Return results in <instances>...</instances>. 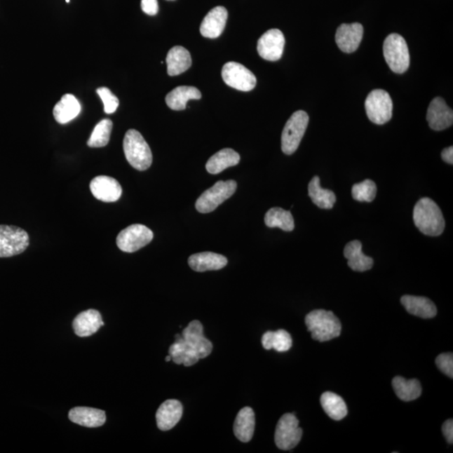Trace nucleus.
<instances>
[{
	"label": "nucleus",
	"instance_id": "1",
	"mask_svg": "<svg viewBox=\"0 0 453 453\" xmlns=\"http://www.w3.org/2000/svg\"><path fill=\"white\" fill-rule=\"evenodd\" d=\"M414 225L427 236H439L445 229V220L438 205L428 198H421L414 208Z\"/></svg>",
	"mask_w": 453,
	"mask_h": 453
},
{
	"label": "nucleus",
	"instance_id": "2",
	"mask_svg": "<svg viewBox=\"0 0 453 453\" xmlns=\"http://www.w3.org/2000/svg\"><path fill=\"white\" fill-rule=\"evenodd\" d=\"M305 323L311 337L322 343L341 334L342 324L332 311L322 309L311 311L306 315Z\"/></svg>",
	"mask_w": 453,
	"mask_h": 453
},
{
	"label": "nucleus",
	"instance_id": "3",
	"mask_svg": "<svg viewBox=\"0 0 453 453\" xmlns=\"http://www.w3.org/2000/svg\"><path fill=\"white\" fill-rule=\"evenodd\" d=\"M123 151L128 162L136 170H145L152 164L151 149L139 131H127L123 139Z\"/></svg>",
	"mask_w": 453,
	"mask_h": 453
},
{
	"label": "nucleus",
	"instance_id": "4",
	"mask_svg": "<svg viewBox=\"0 0 453 453\" xmlns=\"http://www.w3.org/2000/svg\"><path fill=\"white\" fill-rule=\"evenodd\" d=\"M384 55L388 66L395 74H404L410 67L407 41L399 34H391L384 42Z\"/></svg>",
	"mask_w": 453,
	"mask_h": 453
},
{
	"label": "nucleus",
	"instance_id": "5",
	"mask_svg": "<svg viewBox=\"0 0 453 453\" xmlns=\"http://www.w3.org/2000/svg\"><path fill=\"white\" fill-rule=\"evenodd\" d=\"M309 123V114L302 110L295 112L286 122L281 135V149L285 155H292L296 152Z\"/></svg>",
	"mask_w": 453,
	"mask_h": 453
},
{
	"label": "nucleus",
	"instance_id": "6",
	"mask_svg": "<svg viewBox=\"0 0 453 453\" xmlns=\"http://www.w3.org/2000/svg\"><path fill=\"white\" fill-rule=\"evenodd\" d=\"M236 189L237 182L234 180L216 182L196 200V210L201 213H209L215 211L220 204L231 198Z\"/></svg>",
	"mask_w": 453,
	"mask_h": 453
},
{
	"label": "nucleus",
	"instance_id": "7",
	"mask_svg": "<svg viewBox=\"0 0 453 453\" xmlns=\"http://www.w3.org/2000/svg\"><path fill=\"white\" fill-rule=\"evenodd\" d=\"M29 245L27 231L16 226L0 225V258L20 255Z\"/></svg>",
	"mask_w": 453,
	"mask_h": 453
},
{
	"label": "nucleus",
	"instance_id": "8",
	"mask_svg": "<svg viewBox=\"0 0 453 453\" xmlns=\"http://www.w3.org/2000/svg\"><path fill=\"white\" fill-rule=\"evenodd\" d=\"M302 433L295 414H283L278 421L276 429L275 442L277 447L283 451L293 449L301 442Z\"/></svg>",
	"mask_w": 453,
	"mask_h": 453
},
{
	"label": "nucleus",
	"instance_id": "9",
	"mask_svg": "<svg viewBox=\"0 0 453 453\" xmlns=\"http://www.w3.org/2000/svg\"><path fill=\"white\" fill-rule=\"evenodd\" d=\"M367 118L376 125L381 126L392 118L393 102L390 94L383 89H375L365 101Z\"/></svg>",
	"mask_w": 453,
	"mask_h": 453
},
{
	"label": "nucleus",
	"instance_id": "10",
	"mask_svg": "<svg viewBox=\"0 0 453 453\" xmlns=\"http://www.w3.org/2000/svg\"><path fill=\"white\" fill-rule=\"evenodd\" d=\"M154 234L147 226L133 224L119 234L116 243L119 249L126 253H134L152 241Z\"/></svg>",
	"mask_w": 453,
	"mask_h": 453
},
{
	"label": "nucleus",
	"instance_id": "11",
	"mask_svg": "<svg viewBox=\"0 0 453 453\" xmlns=\"http://www.w3.org/2000/svg\"><path fill=\"white\" fill-rule=\"evenodd\" d=\"M222 78L228 86L243 92H249L256 86L254 74L241 63L226 62L222 70Z\"/></svg>",
	"mask_w": 453,
	"mask_h": 453
},
{
	"label": "nucleus",
	"instance_id": "12",
	"mask_svg": "<svg viewBox=\"0 0 453 453\" xmlns=\"http://www.w3.org/2000/svg\"><path fill=\"white\" fill-rule=\"evenodd\" d=\"M285 42L283 33L280 29H269L258 41L259 55L267 61H278L283 54Z\"/></svg>",
	"mask_w": 453,
	"mask_h": 453
},
{
	"label": "nucleus",
	"instance_id": "13",
	"mask_svg": "<svg viewBox=\"0 0 453 453\" xmlns=\"http://www.w3.org/2000/svg\"><path fill=\"white\" fill-rule=\"evenodd\" d=\"M184 340L195 350L198 358H205L210 356L212 344L203 334V327L199 320H192L184 329L182 334Z\"/></svg>",
	"mask_w": 453,
	"mask_h": 453
},
{
	"label": "nucleus",
	"instance_id": "14",
	"mask_svg": "<svg viewBox=\"0 0 453 453\" xmlns=\"http://www.w3.org/2000/svg\"><path fill=\"white\" fill-rule=\"evenodd\" d=\"M426 119L431 129L441 131L452 126L453 112L443 98L435 97L427 110Z\"/></svg>",
	"mask_w": 453,
	"mask_h": 453
},
{
	"label": "nucleus",
	"instance_id": "15",
	"mask_svg": "<svg viewBox=\"0 0 453 453\" xmlns=\"http://www.w3.org/2000/svg\"><path fill=\"white\" fill-rule=\"evenodd\" d=\"M363 36V27L361 24H342L337 29L335 41L341 50L352 53L360 46Z\"/></svg>",
	"mask_w": 453,
	"mask_h": 453
},
{
	"label": "nucleus",
	"instance_id": "16",
	"mask_svg": "<svg viewBox=\"0 0 453 453\" xmlns=\"http://www.w3.org/2000/svg\"><path fill=\"white\" fill-rule=\"evenodd\" d=\"M90 190L94 198L104 203H114L121 198L122 187L114 178L98 176L90 183Z\"/></svg>",
	"mask_w": 453,
	"mask_h": 453
},
{
	"label": "nucleus",
	"instance_id": "17",
	"mask_svg": "<svg viewBox=\"0 0 453 453\" xmlns=\"http://www.w3.org/2000/svg\"><path fill=\"white\" fill-rule=\"evenodd\" d=\"M226 20H228V11L224 7L213 8L205 16L202 25H201V34L204 37L211 38V39L219 37L224 31Z\"/></svg>",
	"mask_w": 453,
	"mask_h": 453
},
{
	"label": "nucleus",
	"instance_id": "18",
	"mask_svg": "<svg viewBox=\"0 0 453 453\" xmlns=\"http://www.w3.org/2000/svg\"><path fill=\"white\" fill-rule=\"evenodd\" d=\"M183 414V407L180 401L168 400L162 403L156 412L158 428L161 431H169L180 421Z\"/></svg>",
	"mask_w": 453,
	"mask_h": 453
},
{
	"label": "nucleus",
	"instance_id": "19",
	"mask_svg": "<svg viewBox=\"0 0 453 453\" xmlns=\"http://www.w3.org/2000/svg\"><path fill=\"white\" fill-rule=\"evenodd\" d=\"M104 325L100 311L93 309L83 311L76 316L72 323L75 334L80 337L93 335Z\"/></svg>",
	"mask_w": 453,
	"mask_h": 453
},
{
	"label": "nucleus",
	"instance_id": "20",
	"mask_svg": "<svg viewBox=\"0 0 453 453\" xmlns=\"http://www.w3.org/2000/svg\"><path fill=\"white\" fill-rule=\"evenodd\" d=\"M188 264L192 270L198 272L219 271L228 264V259L219 254L203 252L191 255Z\"/></svg>",
	"mask_w": 453,
	"mask_h": 453
},
{
	"label": "nucleus",
	"instance_id": "21",
	"mask_svg": "<svg viewBox=\"0 0 453 453\" xmlns=\"http://www.w3.org/2000/svg\"><path fill=\"white\" fill-rule=\"evenodd\" d=\"M400 302L410 314L417 317L429 319L437 316V307L428 298L407 295L401 297Z\"/></svg>",
	"mask_w": 453,
	"mask_h": 453
},
{
	"label": "nucleus",
	"instance_id": "22",
	"mask_svg": "<svg viewBox=\"0 0 453 453\" xmlns=\"http://www.w3.org/2000/svg\"><path fill=\"white\" fill-rule=\"evenodd\" d=\"M70 421L76 424L90 428L104 425L106 422V414L104 410L89 408V407H75L69 412Z\"/></svg>",
	"mask_w": 453,
	"mask_h": 453
},
{
	"label": "nucleus",
	"instance_id": "23",
	"mask_svg": "<svg viewBox=\"0 0 453 453\" xmlns=\"http://www.w3.org/2000/svg\"><path fill=\"white\" fill-rule=\"evenodd\" d=\"M344 254L348 259L349 266L354 271L365 272L374 266V259L363 253L360 241L349 242L344 248Z\"/></svg>",
	"mask_w": 453,
	"mask_h": 453
},
{
	"label": "nucleus",
	"instance_id": "24",
	"mask_svg": "<svg viewBox=\"0 0 453 453\" xmlns=\"http://www.w3.org/2000/svg\"><path fill=\"white\" fill-rule=\"evenodd\" d=\"M255 426L254 410L245 407L239 410L234 424V433L239 441L249 442L253 438Z\"/></svg>",
	"mask_w": 453,
	"mask_h": 453
},
{
	"label": "nucleus",
	"instance_id": "25",
	"mask_svg": "<svg viewBox=\"0 0 453 453\" xmlns=\"http://www.w3.org/2000/svg\"><path fill=\"white\" fill-rule=\"evenodd\" d=\"M169 356L175 363L186 367L194 365L200 360L195 350L179 334L176 335V341L170 347Z\"/></svg>",
	"mask_w": 453,
	"mask_h": 453
},
{
	"label": "nucleus",
	"instance_id": "26",
	"mask_svg": "<svg viewBox=\"0 0 453 453\" xmlns=\"http://www.w3.org/2000/svg\"><path fill=\"white\" fill-rule=\"evenodd\" d=\"M81 112V105L72 94H65L61 101L55 104L53 115L55 121L61 125L69 123L79 116Z\"/></svg>",
	"mask_w": 453,
	"mask_h": 453
},
{
	"label": "nucleus",
	"instance_id": "27",
	"mask_svg": "<svg viewBox=\"0 0 453 453\" xmlns=\"http://www.w3.org/2000/svg\"><path fill=\"white\" fill-rule=\"evenodd\" d=\"M168 72L169 76H177L189 69L191 58L189 51L182 46H174L166 55Z\"/></svg>",
	"mask_w": 453,
	"mask_h": 453
},
{
	"label": "nucleus",
	"instance_id": "28",
	"mask_svg": "<svg viewBox=\"0 0 453 453\" xmlns=\"http://www.w3.org/2000/svg\"><path fill=\"white\" fill-rule=\"evenodd\" d=\"M202 93L195 87L180 86L173 89L165 97L166 104L173 110L186 109L187 102L191 100H201Z\"/></svg>",
	"mask_w": 453,
	"mask_h": 453
},
{
	"label": "nucleus",
	"instance_id": "29",
	"mask_svg": "<svg viewBox=\"0 0 453 453\" xmlns=\"http://www.w3.org/2000/svg\"><path fill=\"white\" fill-rule=\"evenodd\" d=\"M241 161V156L233 149H224L217 152L206 164V169L210 174L216 175L224 172L231 166L237 165Z\"/></svg>",
	"mask_w": 453,
	"mask_h": 453
},
{
	"label": "nucleus",
	"instance_id": "30",
	"mask_svg": "<svg viewBox=\"0 0 453 453\" xmlns=\"http://www.w3.org/2000/svg\"><path fill=\"white\" fill-rule=\"evenodd\" d=\"M320 405L327 416L334 421H341L348 414L345 401L332 392H325L320 396Z\"/></svg>",
	"mask_w": 453,
	"mask_h": 453
},
{
	"label": "nucleus",
	"instance_id": "31",
	"mask_svg": "<svg viewBox=\"0 0 453 453\" xmlns=\"http://www.w3.org/2000/svg\"><path fill=\"white\" fill-rule=\"evenodd\" d=\"M392 386L398 398L408 403L419 398L421 395V386L418 379H405L396 376L392 380Z\"/></svg>",
	"mask_w": 453,
	"mask_h": 453
},
{
	"label": "nucleus",
	"instance_id": "32",
	"mask_svg": "<svg viewBox=\"0 0 453 453\" xmlns=\"http://www.w3.org/2000/svg\"><path fill=\"white\" fill-rule=\"evenodd\" d=\"M309 195L313 203L320 208L331 209L336 203V195L331 190L323 189L318 176L311 179L309 185Z\"/></svg>",
	"mask_w": 453,
	"mask_h": 453
},
{
	"label": "nucleus",
	"instance_id": "33",
	"mask_svg": "<svg viewBox=\"0 0 453 453\" xmlns=\"http://www.w3.org/2000/svg\"><path fill=\"white\" fill-rule=\"evenodd\" d=\"M262 345L264 349H275L277 352H286L292 348V339L290 333L280 329L276 332L269 331L262 337Z\"/></svg>",
	"mask_w": 453,
	"mask_h": 453
},
{
	"label": "nucleus",
	"instance_id": "34",
	"mask_svg": "<svg viewBox=\"0 0 453 453\" xmlns=\"http://www.w3.org/2000/svg\"><path fill=\"white\" fill-rule=\"evenodd\" d=\"M264 223L269 228H279L286 232H290L295 229L292 213L280 208H271L264 217Z\"/></svg>",
	"mask_w": 453,
	"mask_h": 453
},
{
	"label": "nucleus",
	"instance_id": "35",
	"mask_svg": "<svg viewBox=\"0 0 453 453\" xmlns=\"http://www.w3.org/2000/svg\"><path fill=\"white\" fill-rule=\"evenodd\" d=\"M113 129V122L110 119H102L94 128L93 133L88 141V145L91 148L106 147L110 140L111 132Z\"/></svg>",
	"mask_w": 453,
	"mask_h": 453
},
{
	"label": "nucleus",
	"instance_id": "36",
	"mask_svg": "<svg viewBox=\"0 0 453 453\" xmlns=\"http://www.w3.org/2000/svg\"><path fill=\"white\" fill-rule=\"evenodd\" d=\"M376 194H377V187L373 181L369 180V179L356 184L352 188L353 198L358 202H373Z\"/></svg>",
	"mask_w": 453,
	"mask_h": 453
},
{
	"label": "nucleus",
	"instance_id": "37",
	"mask_svg": "<svg viewBox=\"0 0 453 453\" xmlns=\"http://www.w3.org/2000/svg\"><path fill=\"white\" fill-rule=\"evenodd\" d=\"M97 93L102 102H104L105 113L108 114H114L119 105L118 97L108 88H97Z\"/></svg>",
	"mask_w": 453,
	"mask_h": 453
},
{
	"label": "nucleus",
	"instance_id": "38",
	"mask_svg": "<svg viewBox=\"0 0 453 453\" xmlns=\"http://www.w3.org/2000/svg\"><path fill=\"white\" fill-rule=\"evenodd\" d=\"M435 365L443 374L451 379L453 378V354L452 353L440 354L435 358Z\"/></svg>",
	"mask_w": 453,
	"mask_h": 453
},
{
	"label": "nucleus",
	"instance_id": "39",
	"mask_svg": "<svg viewBox=\"0 0 453 453\" xmlns=\"http://www.w3.org/2000/svg\"><path fill=\"white\" fill-rule=\"evenodd\" d=\"M141 8L148 15H156L159 11L157 0H141Z\"/></svg>",
	"mask_w": 453,
	"mask_h": 453
},
{
	"label": "nucleus",
	"instance_id": "40",
	"mask_svg": "<svg viewBox=\"0 0 453 453\" xmlns=\"http://www.w3.org/2000/svg\"><path fill=\"white\" fill-rule=\"evenodd\" d=\"M442 434L445 437L447 442L449 444L453 442V421L452 419L444 422L442 427Z\"/></svg>",
	"mask_w": 453,
	"mask_h": 453
},
{
	"label": "nucleus",
	"instance_id": "41",
	"mask_svg": "<svg viewBox=\"0 0 453 453\" xmlns=\"http://www.w3.org/2000/svg\"><path fill=\"white\" fill-rule=\"evenodd\" d=\"M442 160L447 162V164H453V147H447L444 149L442 152Z\"/></svg>",
	"mask_w": 453,
	"mask_h": 453
},
{
	"label": "nucleus",
	"instance_id": "42",
	"mask_svg": "<svg viewBox=\"0 0 453 453\" xmlns=\"http://www.w3.org/2000/svg\"><path fill=\"white\" fill-rule=\"evenodd\" d=\"M170 360H172V357H170V356H166L165 361L170 362Z\"/></svg>",
	"mask_w": 453,
	"mask_h": 453
},
{
	"label": "nucleus",
	"instance_id": "43",
	"mask_svg": "<svg viewBox=\"0 0 453 453\" xmlns=\"http://www.w3.org/2000/svg\"><path fill=\"white\" fill-rule=\"evenodd\" d=\"M67 3H69L70 0H66Z\"/></svg>",
	"mask_w": 453,
	"mask_h": 453
}]
</instances>
